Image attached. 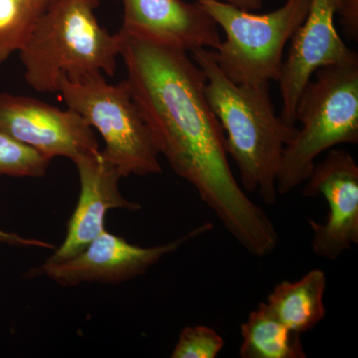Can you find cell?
<instances>
[{"label":"cell","mask_w":358,"mask_h":358,"mask_svg":"<svg viewBox=\"0 0 358 358\" xmlns=\"http://www.w3.org/2000/svg\"><path fill=\"white\" fill-rule=\"evenodd\" d=\"M127 83L159 155L189 182L231 236L250 254L266 257L279 234L249 199L228 162L224 131L205 94L206 77L188 52L120 30Z\"/></svg>","instance_id":"cell-1"},{"label":"cell","mask_w":358,"mask_h":358,"mask_svg":"<svg viewBox=\"0 0 358 358\" xmlns=\"http://www.w3.org/2000/svg\"><path fill=\"white\" fill-rule=\"evenodd\" d=\"M192 58L206 77L205 94L222 127L226 152L236 162L242 187L258 193L264 203L275 205L282 154L298 129L275 114L270 84L234 83L210 49L192 51Z\"/></svg>","instance_id":"cell-2"},{"label":"cell","mask_w":358,"mask_h":358,"mask_svg":"<svg viewBox=\"0 0 358 358\" xmlns=\"http://www.w3.org/2000/svg\"><path fill=\"white\" fill-rule=\"evenodd\" d=\"M101 0H51L20 51L26 83L57 93L61 78L91 73L114 77L121 51L117 32L99 22Z\"/></svg>","instance_id":"cell-3"},{"label":"cell","mask_w":358,"mask_h":358,"mask_svg":"<svg viewBox=\"0 0 358 358\" xmlns=\"http://www.w3.org/2000/svg\"><path fill=\"white\" fill-rule=\"evenodd\" d=\"M296 122L301 129L282 154L279 195L303 185L322 152L358 143V57L315 73L296 103Z\"/></svg>","instance_id":"cell-4"},{"label":"cell","mask_w":358,"mask_h":358,"mask_svg":"<svg viewBox=\"0 0 358 358\" xmlns=\"http://www.w3.org/2000/svg\"><path fill=\"white\" fill-rule=\"evenodd\" d=\"M225 33L211 50L231 81L243 85L279 81L285 47L307 18L312 0H286L274 11L256 14L219 0H197Z\"/></svg>","instance_id":"cell-5"},{"label":"cell","mask_w":358,"mask_h":358,"mask_svg":"<svg viewBox=\"0 0 358 358\" xmlns=\"http://www.w3.org/2000/svg\"><path fill=\"white\" fill-rule=\"evenodd\" d=\"M57 93L105 141L103 159L122 178L162 173L159 152L147 122L134 103L126 80L108 83L103 73L76 79L61 78Z\"/></svg>","instance_id":"cell-6"},{"label":"cell","mask_w":358,"mask_h":358,"mask_svg":"<svg viewBox=\"0 0 358 358\" xmlns=\"http://www.w3.org/2000/svg\"><path fill=\"white\" fill-rule=\"evenodd\" d=\"M205 222L169 243L141 247L107 230L101 233L79 254L58 263H45L32 271L33 277L43 275L63 287L81 284L115 285L145 275L164 257L178 251L182 245L213 229Z\"/></svg>","instance_id":"cell-7"},{"label":"cell","mask_w":358,"mask_h":358,"mask_svg":"<svg viewBox=\"0 0 358 358\" xmlns=\"http://www.w3.org/2000/svg\"><path fill=\"white\" fill-rule=\"evenodd\" d=\"M0 129L51 159L76 162L100 152L94 129L83 117L30 96L0 94Z\"/></svg>","instance_id":"cell-8"},{"label":"cell","mask_w":358,"mask_h":358,"mask_svg":"<svg viewBox=\"0 0 358 358\" xmlns=\"http://www.w3.org/2000/svg\"><path fill=\"white\" fill-rule=\"evenodd\" d=\"M303 194L324 196L329 213L324 223L308 220L315 255L336 261L358 244V166L345 150L331 148L315 164L305 182Z\"/></svg>","instance_id":"cell-9"},{"label":"cell","mask_w":358,"mask_h":358,"mask_svg":"<svg viewBox=\"0 0 358 358\" xmlns=\"http://www.w3.org/2000/svg\"><path fill=\"white\" fill-rule=\"evenodd\" d=\"M338 11V0H312L307 18L289 40L292 44L278 81L282 99L280 117L289 126L296 124V103L313 75L320 68L358 57L336 30Z\"/></svg>","instance_id":"cell-10"},{"label":"cell","mask_w":358,"mask_h":358,"mask_svg":"<svg viewBox=\"0 0 358 358\" xmlns=\"http://www.w3.org/2000/svg\"><path fill=\"white\" fill-rule=\"evenodd\" d=\"M121 31L186 52L220 45L217 23L199 2L183 0H121Z\"/></svg>","instance_id":"cell-11"},{"label":"cell","mask_w":358,"mask_h":358,"mask_svg":"<svg viewBox=\"0 0 358 358\" xmlns=\"http://www.w3.org/2000/svg\"><path fill=\"white\" fill-rule=\"evenodd\" d=\"M74 164L79 174V199L68 221L64 241L45 263L62 262L83 251L106 230V215L112 209H141L140 203L122 196L119 188L122 174L103 159L101 150Z\"/></svg>","instance_id":"cell-12"},{"label":"cell","mask_w":358,"mask_h":358,"mask_svg":"<svg viewBox=\"0 0 358 358\" xmlns=\"http://www.w3.org/2000/svg\"><path fill=\"white\" fill-rule=\"evenodd\" d=\"M326 273L315 268L298 281L278 284L266 303L285 326L301 334L317 327L326 317Z\"/></svg>","instance_id":"cell-13"},{"label":"cell","mask_w":358,"mask_h":358,"mask_svg":"<svg viewBox=\"0 0 358 358\" xmlns=\"http://www.w3.org/2000/svg\"><path fill=\"white\" fill-rule=\"evenodd\" d=\"M242 358H306L301 334L288 329L267 303H261L241 324Z\"/></svg>","instance_id":"cell-14"},{"label":"cell","mask_w":358,"mask_h":358,"mask_svg":"<svg viewBox=\"0 0 358 358\" xmlns=\"http://www.w3.org/2000/svg\"><path fill=\"white\" fill-rule=\"evenodd\" d=\"M51 0H0V67L20 51Z\"/></svg>","instance_id":"cell-15"},{"label":"cell","mask_w":358,"mask_h":358,"mask_svg":"<svg viewBox=\"0 0 358 358\" xmlns=\"http://www.w3.org/2000/svg\"><path fill=\"white\" fill-rule=\"evenodd\" d=\"M52 159L0 129V176L42 178Z\"/></svg>","instance_id":"cell-16"},{"label":"cell","mask_w":358,"mask_h":358,"mask_svg":"<svg viewBox=\"0 0 358 358\" xmlns=\"http://www.w3.org/2000/svg\"><path fill=\"white\" fill-rule=\"evenodd\" d=\"M222 336L206 326L186 327L174 346L173 358H215L223 350Z\"/></svg>","instance_id":"cell-17"},{"label":"cell","mask_w":358,"mask_h":358,"mask_svg":"<svg viewBox=\"0 0 358 358\" xmlns=\"http://www.w3.org/2000/svg\"><path fill=\"white\" fill-rule=\"evenodd\" d=\"M338 14L341 15L343 31L352 41L358 40V0H338Z\"/></svg>","instance_id":"cell-18"},{"label":"cell","mask_w":358,"mask_h":358,"mask_svg":"<svg viewBox=\"0 0 358 358\" xmlns=\"http://www.w3.org/2000/svg\"><path fill=\"white\" fill-rule=\"evenodd\" d=\"M0 243L11 245V246L36 247V248L54 249L53 245L35 238L20 236L17 233L7 232L0 229Z\"/></svg>","instance_id":"cell-19"},{"label":"cell","mask_w":358,"mask_h":358,"mask_svg":"<svg viewBox=\"0 0 358 358\" xmlns=\"http://www.w3.org/2000/svg\"><path fill=\"white\" fill-rule=\"evenodd\" d=\"M219 1L226 2L244 10L255 13L262 9L264 0H219Z\"/></svg>","instance_id":"cell-20"}]
</instances>
